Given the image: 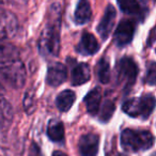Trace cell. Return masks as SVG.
<instances>
[{"mask_svg":"<svg viewBox=\"0 0 156 156\" xmlns=\"http://www.w3.org/2000/svg\"><path fill=\"white\" fill-rule=\"evenodd\" d=\"M101 102H102V91L100 88H95L90 91L85 98V104L88 112L92 115H96L101 108Z\"/></svg>","mask_w":156,"mask_h":156,"instance_id":"obj_12","label":"cell"},{"mask_svg":"<svg viewBox=\"0 0 156 156\" xmlns=\"http://www.w3.org/2000/svg\"><path fill=\"white\" fill-rule=\"evenodd\" d=\"M121 144L123 149L128 152L149 150L154 144V137L147 130H134L126 128L121 134Z\"/></svg>","mask_w":156,"mask_h":156,"instance_id":"obj_2","label":"cell"},{"mask_svg":"<svg viewBox=\"0 0 156 156\" xmlns=\"http://www.w3.org/2000/svg\"><path fill=\"white\" fill-rule=\"evenodd\" d=\"M139 101H140V117L142 119H147L155 107V98L147 94L139 98Z\"/></svg>","mask_w":156,"mask_h":156,"instance_id":"obj_19","label":"cell"},{"mask_svg":"<svg viewBox=\"0 0 156 156\" xmlns=\"http://www.w3.org/2000/svg\"><path fill=\"white\" fill-rule=\"evenodd\" d=\"M98 136L95 134H86L81 136L78 149L81 156H96L98 151Z\"/></svg>","mask_w":156,"mask_h":156,"instance_id":"obj_8","label":"cell"},{"mask_svg":"<svg viewBox=\"0 0 156 156\" xmlns=\"http://www.w3.org/2000/svg\"><path fill=\"white\" fill-rule=\"evenodd\" d=\"M115 14H117L115 13V9L112 5H109L98 26V32L103 40L108 39V37L110 35L113 28V25H115Z\"/></svg>","mask_w":156,"mask_h":156,"instance_id":"obj_9","label":"cell"},{"mask_svg":"<svg viewBox=\"0 0 156 156\" xmlns=\"http://www.w3.org/2000/svg\"><path fill=\"white\" fill-rule=\"evenodd\" d=\"M3 93H5V89H3V87L0 83V95H3Z\"/></svg>","mask_w":156,"mask_h":156,"instance_id":"obj_29","label":"cell"},{"mask_svg":"<svg viewBox=\"0 0 156 156\" xmlns=\"http://www.w3.org/2000/svg\"><path fill=\"white\" fill-rule=\"evenodd\" d=\"M52 156H67V155L61 151H55L54 153H52Z\"/></svg>","mask_w":156,"mask_h":156,"instance_id":"obj_27","label":"cell"},{"mask_svg":"<svg viewBox=\"0 0 156 156\" xmlns=\"http://www.w3.org/2000/svg\"><path fill=\"white\" fill-rule=\"evenodd\" d=\"M100 111V119L103 122H107L111 118L115 111V103L112 101H106L105 104L102 106V109Z\"/></svg>","mask_w":156,"mask_h":156,"instance_id":"obj_22","label":"cell"},{"mask_svg":"<svg viewBox=\"0 0 156 156\" xmlns=\"http://www.w3.org/2000/svg\"><path fill=\"white\" fill-rule=\"evenodd\" d=\"M122 109L126 115H130L133 118L140 117V101H139V98L127 100L123 104Z\"/></svg>","mask_w":156,"mask_h":156,"instance_id":"obj_20","label":"cell"},{"mask_svg":"<svg viewBox=\"0 0 156 156\" xmlns=\"http://www.w3.org/2000/svg\"><path fill=\"white\" fill-rule=\"evenodd\" d=\"M75 100H76V95L73 91H71V90H64L61 93H59V95L57 96L56 105L59 110L65 112V111L69 110V108L73 106Z\"/></svg>","mask_w":156,"mask_h":156,"instance_id":"obj_16","label":"cell"},{"mask_svg":"<svg viewBox=\"0 0 156 156\" xmlns=\"http://www.w3.org/2000/svg\"><path fill=\"white\" fill-rule=\"evenodd\" d=\"M118 5L121 11L127 15H142L140 3L137 0H118Z\"/></svg>","mask_w":156,"mask_h":156,"instance_id":"obj_18","label":"cell"},{"mask_svg":"<svg viewBox=\"0 0 156 156\" xmlns=\"http://www.w3.org/2000/svg\"><path fill=\"white\" fill-rule=\"evenodd\" d=\"M136 31V22L134 20H124L118 25L115 33L113 41L119 47L126 46L132 42Z\"/></svg>","mask_w":156,"mask_h":156,"instance_id":"obj_4","label":"cell"},{"mask_svg":"<svg viewBox=\"0 0 156 156\" xmlns=\"http://www.w3.org/2000/svg\"><path fill=\"white\" fill-rule=\"evenodd\" d=\"M39 50L45 58L58 56L60 50V34L57 25H49L39 40Z\"/></svg>","mask_w":156,"mask_h":156,"instance_id":"obj_3","label":"cell"},{"mask_svg":"<svg viewBox=\"0 0 156 156\" xmlns=\"http://www.w3.org/2000/svg\"><path fill=\"white\" fill-rule=\"evenodd\" d=\"M118 74L122 83L126 87H132L138 75V66L132 58L125 57L121 59L118 64Z\"/></svg>","mask_w":156,"mask_h":156,"instance_id":"obj_5","label":"cell"},{"mask_svg":"<svg viewBox=\"0 0 156 156\" xmlns=\"http://www.w3.org/2000/svg\"><path fill=\"white\" fill-rule=\"evenodd\" d=\"M29 156H43L41 150H40L39 145L37 143H32L30 147V151H29Z\"/></svg>","mask_w":156,"mask_h":156,"instance_id":"obj_25","label":"cell"},{"mask_svg":"<svg viewBox=\"0 0 156 156\" xmlns=\"http://www.w3.org/2000/svg\"><path fill=\"white\" fill-rule=\"evenodd\" d=\"M13 119V110L10 103L0 95V129L7 128Z\"/></svg>","mask_w":156,"mask_h":156,"instance_id":"obj_14","label":"cell"},{"mask_svg":"<svg viewBox=\"0 0 156 156\" xmlns=\"http://www.w3.org/2000/svg\"><path fill=\"white\" fill-rule=\"evenodd\" d=\"M23 0H0V3H20Z\"/></svg>","mask_w":156,"mask_h":156,"instance_id":"obj_26","label":"cell"},{"mask_svg":"<svg viewBox=\"0 0 156 156\" xmlns=\"http://www.w3.org/2000/svg\"><path fill=\"white\" fill-rule=\"evenodd\" d=\"M18 28L15 15L7 10H0V39H10L14 37Z\"/></svg>","mask_w":156,"mask_h":156,"instance_id":"obj_6","label":"cell"},{"mask_svg":"<svg viewBox=\"0 0 156 156\" xmlns=\"http://www.w3.org/2000/svg\"><path fill=\"white\" fill-rule=\"evenodd\" d=\"M26 69L20 59L0 60V78L13 88H22L26 83Z\"/></svg>","mask_w":156,"mask_h":156,"instance_id":"obj_1","label":"cell"},{"mask_svg":"<svg viewBox=\"0 0 156 156\" xmlns=\"http://www.w3.org/2000/svg\"><path fill=\"white\" fill-rule=\"evenodd\" d=\"M147 83L150 86H154L155 85V80H156V67H155V62H150V65L147 66Z\"/></svg>","mask_w":156,"mask_h":156,"instance_id":"obj_24","label":"cell"},{"mask_svg":"<svg viewBox=\"0 0 156 156\" xmlns=\"http://www.w3.org/2000/svg\"><path fill=\"white\" fill-rule=\"evenodd\" d=\"M91 7H90L89 2L87 0H80L75 10L74 20H75L76 24L78 25L87 24L91 20Z\"/></svg>","mask_w":156,"mask_h":156,"instance_id":"obj_13","label":"cell"},{"mask_svg":"<svg viewBox=\"0 0 156 156\" xmlns=\"http://www.w3.org/2000/svg\"><path fill=\"white\" fill-rule=\"evenodd\" d=\"M47 135L54 142H61L64 139V125L59 120H51L47 126Z\"/></svg>","mask_w":156,"mask_h":156,"instance_id":"obj_15","label":"cell"},{"mask_svg":"<svg viewBox=\"0 0 156 156\" xmlns=\"http://www.w3.org/2000/svg\"><path fill=\"white\" fill-rule=\"evenodd\" d=\"M90 79V67L86 63H75L72 66V83L81 86Z\"/></svg>","mask_w":156,"mask_h":156,"instance_id":"obj_11","label":"cell"},{"mask_svg":"<svg viewBox=\"0 0 156 156\" xmlns=\"http://www.w3.org/2000/svg\"><path fill=\"white\" fill-rule=\"evenodd\" d=\"M18 57H20L18 49L13 44L5 39H0V60L18 59Z\"/></svg>","mask_w":156,"mask_h":156,"instance_id":"obj_17","label":"cell"},{"mask_svg":"<svg viewBox=\"0 0 156 156\" xmlns=\"http://www.w3.org/2000/svg\"><path fill=\"white\" fill-rule=\"evenodd\" d=\"M98 48H100V45L95 37L89 32H85L78 44L77 51L85 56H91L98 51Z\"/></svg>","mask_w":156,"mask_h":156,"instance_id":"obj_10","label":"cell"},{"mask_svg":"<svg viewBox=\"0 0 156 156\" xmlns=\"http://www.w3.org/2000/svg\"><path fill=\"white\" fill-rule=\"evenodd\" d=\"M24 106L27 113L33 112V110L35 108V102H34V94L32 92H27L24 100Z\"/></svg>","mask_w":156,"mask_h":156,"instance_id":"obj_23","label":"cell"},{"mask_svg":"<svg viewBox=\"0 0 156 156\" xmlns=\"http://www.w3.org/2000/svg\"><path fill=\"white\" fill-rule=\"evenodd\" d=\"M67 77L66 67L60 62H54L48 66L46 83L50 87H58L62 85Z\"/></svg>","mask_w":156,"mask_h":156,"instance_id":"obj_7","label":"cell"},{"mask_svg":"<svg viewBox=\"0 0 156 156\" xmlns=\"http://www.w3.org/2000/svg\"><path fill=\"white\" fill-rule=\"evenodd\" d=\"M98 76L102 83H108L110 79V65L107 59L102 58L98 63Z\"/></svg>","mask_w":156,"mask_h":156,"instance_id":"obj_21","label":"cell"},{"mask_svg":"<svg viewBox=\"0 0 156 156\" xmlns=\"http://www.w3.org/2000/svg\"><path fill=\"white\" fill-rule=\"evenodd\" d=\"M151 37H150V40H147V42H149V44L150 45H152V44H153V42H154V29H152V31H151Z\"/></svg>","mask_w":156,"mask_h":156,"instance_id":"obj_28","label":"cell"}]
</instances>
